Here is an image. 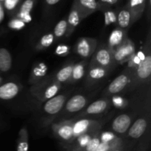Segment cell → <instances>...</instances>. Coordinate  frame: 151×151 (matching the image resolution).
Segmentation results:
<instances>
[{
    "label": "cell",
    "mask_w": 151,
    "mask_h": 151,
    "mask_svg": "<svg viewBox=\"0 0 151 151\" xmlns=\"http://www.w3.org/2000/svg\"><path fill=\"white\" fill-rule=\"evenodd\" d=\"M61 86L62 85L54 81L52 77H47L41 82L31 86L30 93L38 100L45 103L57 95Z\"/></svg>",
    "instance_id": "7a4b0ae2"
},
{
    "label": "cell",
    "mask_w": 151,
    "mask_h": 151,
    "mask_svg": "<svg viewBox=\"0 0 151 151\" xmlns=\"http://www.w3.org/2000/svg\"><path fill=\"white\" fill-rule=\"evenodd\" d=\"M66 31H67V21L66 19H63L58 22L55 27L52 34L55 38L60 39L66 35Z\"/></svg>",
    "instance_id": "f546056e"
},
{
    "label": "cell",
    "mask_w": 151,
    "mask_h": 151,
    "mask_svg": "<svg viewBox=\"0 0 151 151\" xmlns=\"http://www.w3.org/2000/svg\"><path fill=\"white\" fill-rule=\"evenodd\" d=\"M90 63L111 71L116 66L113 60V55L107 44H102L97 47Z\"/></svg>",
    "instance_id": "9c48e42d"
},
{
    "label": "cell",
    "mask_w": 151,
    "mask_h": 151,
    "mask_svg": "<svg viewBox=\"0 0 151 151\" xmlns=\"http://www.w3.org/2000/svg\"><path fill=\"white\" fill-rule=\"evenodd\" d=\"M55 37L52 33L44 34L39 40L35 46V49L38 51L44 50L50 47L54 43Z\"/></svg>",
    "instance_id": "83f0119b"
},
{
    "label": "cell",
    "mask_w": 151,
    "mask_h": 151,
    "mask_svg": "<svg viewBox=\"0 0 151 151\" xmlns=\"http://www.w3.org/2000/svg\"><path fill=\"white\" fill-rule=\"evenodd\" d=\"M136 117L134 112L120 114L112 121L111 131L118 137H125Z\"/></svg>",
    "instance_id": "8fae6325"
},
{
    "label": "cell",
    "mask_w": 151,
    "mask_h": 151,
    "mask_svg": "<svg viewBox=\"0 0 151 151\" xmlns=\"http://www.w3.org/2000/svg\"><path fill=\"white\" fill-rule=\"evenodd\" d=\"M69 50H70L69 47L64 45V44H60V45L58 46L57 48L55 49V52L59 56H66L68 54H69Z\"/></svg>",
    "instance_id": "ab89813d"
},
{
    "label": "cell",
    "mask_w": 151,
    "mask_h": 151,
    "mask_svg": "<svg viewBox=\"0 0 151 151\" xmlns=\"http://www.w3.org/2000/svg\"><path fill=\"white\" fill-rule=\"evenodd\" d=\"M135 145H136V143L132 142H130L129 140L127 139L126 142H125L122 145H121L120 147L115 149V150L113 151H130L131 149H133L134 147H135Z\"/></svg>",
    "instance_id": "60d3db41"
},
{
    "label": "cell",
    "mask_w": 151,
    "mask_h": 151,
    "mask_svg": "<svg viewBox=\"0 0 151 151\" xmlns=\"http://www.w3.org/2000/svg\"><path fill=\"white\" fill-rule=\"evenodd\" d=\"M88 102H89V98L88 96L84 94H78L72 96L68 99L60 114H58L50 122V124L54 123L57 119H58V121L68 119L69 116H72L75 114L79 113L83 109H85Z\"/></svg>",
    "instance_id": "277c9868"
},
{
    "label": "cell",
    "mask_w": 151,
    "mask_h": 151,
    "mask_svg": "<svg viewBox=\"0 0 151 151\" xmlns=\"http://www.w3.org/2000/svg\"><path fill=\"white\" fill-rule=\"evenodd\" d=\"M88 65V60H83L78 63H75L72 69V75L68 83L75 84L79 82L84 78L86 75V68Z\"/></svg>",
    "instance_id": "44dd1931"
},
{
    "label": "cell",
    "mask_w": 151,
    "mask_h": 151,
    "mask_svg": "<svg viewBox=\"0 0 151 151\" xmlns=\"http://www.w3.org/2000/svg\"><path fill=\"white\" fill-rule=\"evenodd\" d=\"M22 86L14 81H8L0 85V100H10L18 96Z\"/></svg>",
    "instance_id": "2e32d148"
},
{
    "label": "cell",
    "mask_w": 151,
    "mask_h": 151,
    "mask_svg": "<svg viewBox=\"0 0 151 151\" xmlns=\"http://www.w3.org/2000/svg\"><path fill=\"white\" fill-rule=\"evenodd\" d=\"M147 2L146 0H131L126 3L124 7L131 13L133 24L141 19L147 7Z\"/></svg>",
    "instance_id": "e0dca14e"
},
{
    "label": "cell",
    "mask_w": 151,
    "mask_h": 151,
    "mask_svg": "<svg viewBox=\"0 0 151 151\" xmlns=\"http://www.w3.org/2000/svg\"><path fill=\"white\" fill-rule=\"evenodd\" d=\"M101 131L100 132H97L94 137L91 138V139L90 140L89 142L87 144V145L81 151H95L97 147H98L100 143V134Z\"/></svg>",
    "instance_id": "e575fe53"
},
{
    "label": "cell",
    "mask_w": 151,
    "mask_h": 151,
    "mask_svg": "<svg viewBox=\"0 0 151 151\" xmlns=\"http://www.w3.org/2000/svg\"><path fill=\"white\" fill-rule=\"evenodd\" d=\"M4 18V10H1V11H0V23L2 22Z\"/></svg>",
    "instance_id": "7bdbcfd3"
},
{
    "label": "cell",
    "mask_w": 151,
    "mask_h": 151,
    "mask_svg": "<svg viewBox=\"0 0 151 151\" xmlns=\"http://www.w3.org/2000/svg\"><path fill=\"white\" fill-rule=\"evenodd\" d=\"M74 64L75 63H69L64 65L61 69H59L58 72H56L54 76H52L54 81L58 83L60 85H62L63 83H68L71 78V75H72Z\"/></svg>",
    "instance_id": "7402d4cb"
},
{
    "label": "cell",
    "mask_w": 151,
    "mask_h": 151,
    "mask_svg": "<svg viewBox=\"0 0 151 151\" xmlns=\"http://www.w3.org/2000/svg\"><path fill=\"white\" fill-rule=\"evenodd\" d=\"M11 67L12 56L10 51L4 47H0V72L6 73Z\"/></svg>",
    "instance_id": "d4e9b609"
},
{
    "label": "cell",
    "mask_w": 151,
    "mask_h": 151,
    "mask_svg": "<svg viewBox=\"0 0 151 151\" xmlns=\"http://www.w3.org/2000/svg\"><path fill=\"white\" fill-rule=\"evenodd\" d=\"M72 5L78 10L81 21L99 10L98 3L95 0H75Z\"/></svg>",
    "instance_id": "9a60e30c"
},
{
    "label": "cell",
    "mask_w": 151,
    "mask_h": 151,
    "mask_svg": "<svg viewBox=\"0 0 151 151\" xmlns=\"http://www.w3.org/2000/svg\"><path fill=\"white\" fill-rule=\"evenodd\" d=\"M97 47V39L89 37H83L79 38L74 47V52L78 55L88 60L95 52Z\"/></svg>",
    "instance_id": "7c38bea8"
},
{
    "label": "cell",
    "mask_w": 151,
    "mask_h": 151,
    "mask_svg": "<svg viewBox=\"0 0 151 151\" xmlns=\"http://www.w3.org/2000/svg\"><path fill=\"white\" fill-rule=\"evenodd\" d=\"M60 2V0H47V1H44V4H47V5L48 6H53L55 5V4H57Z\"/></svg>",
    "instance_id": "b9f144b4"
},
{
    "label": "cell",
    "mask_w": 151,
    "mask_h": 151,
    "mask_svg": "<svg viewBox=\"0 0 151 151\" xmlns=\"http://www.w3.org/2000/svg\"><path fill=\"white\" fill-rule=\"evenodd\" d=\"M88 66V71L86 77V85L88 87L93 86L103 81L111 72L109 69L93 64L91 63H89Z\"/></svg>",
    "instance_id": "5bb4252c"
},
{
    "label": "cell",
    "mask_w": 151,
    "mask_h": 151,
    "mask_svg": "<svg viewBox=\"0 0 151 151\" xmlns=\"http://www.w3.org/2000/svg\"><path fill=\"white\" fill-rule=\"evenodd\" d=\"M126 140L127 139L125 137H119L117 139L110 142H100L95 151H113L122 145Z\"/></svg>",
    "instance_id": "4316f807"
},
{
    "label": "cell",
    "mask_w": 151,
    "mask_h": 151,
    "mask_svg": "<svg viewBox=\"0 0 151 151\" xmlns=\"http://www.w3.org/2000/svg\"><path fill=\"white\" fill-rule=\"evenodd\" d=\"M128 38V36L126 30L120 29L119 27L115 28L111 32L110 35L109 37L107 44L108 47L113 52L116 49L119 48Z\"/></svg>",
    "instance_id": "d6986e66"
},
{
    "label": "cell",
    "mask_w": 151,
    "mask_h": 151,
    "mask_svg": "<svg viewBox=\"0 0 151 151\" xmlns=\"http://www.w3.org/2000/svg\"><path fill=\"white\" fill-rule=\"evenodd\" d=\"M75 119H69L52 123L51 129L54 137L60 145H66L74 139L73 126Z\"/></svg>",
    "instance_id": "8992f818"
},
{
    "label": "cell",
    "mask_w": 151,
    "mask_h": 151,
    "mask_svg": "<svg viewBox=\"0 0 151 151\" xmlns=\"http://www.w3.org/2000/svg\"><path fill=\"white\" fill-rule=\"evenodd\" d=\"M89 133V134H86L83 135H81L80 137H76L71 142L66 145H61L62 147L65 149L66 151H81L87 145L90 140L93 137L97 134V132Z\"/></svg>",
    "instance_id": "ac0fdd59"
},
{
    "label": "cell",
    "mask_w": 151,
    "mask_h": 151,
    "mask_svg": "<svg viewBox=\"0 0 151 151\" xmlns=\"http://www.w3.org/2000/svg\"><path fill=\"white\" fill-rule=\"evenodd\" d=\"M116 24L120 29L128 30L130 27L133 24L131 13L125 7L117 11L116 15Z\"/></svg>",
    "instance_id": "603a6c76"
},
{
    "label": "cell",
    "mask_w": 151,
    "mask_h": 151,
    "mask_svg": "<svg viewBox=\"0 0 151 151\" xmlns=\"http://www.w3.org/2000/svg\"><path fill=\"white\" fill-rule=\"evenodd\" d=\"M29 150V134L26 126L19 131L16 141V151H28Z\"/></svg>",
    "instance_id": "484cf974"
},
{
    "label": "cell",
    "mask_w": 151,
    "mask_h": 151,
    "mask_svg": "<svg viewBox=\"0 0 151 151\" xmlns=\"http://www.w3.org/2000/svg\"><path fill=\"white\" fill-rule=\"evenodd\" d=\"M111 106L110 97H103L91 103L78 114L74 116L72 119L78 120L81 119H90L92 118V116H100L107 112L111 109Z\"/></svg>",
    "instance_id": "5b68a950"
},
{
    "label": "cell",
    "mask_w": 151,
    "mask_h": 151,
    "mask_svg": "<svg viewBox=\"0 0 151 151\" xmlns=\"http://www.w3.org/2000/svg\"><path fill=\"white\" fill-rule=\"evenodd\" d=\"M150 29H149L147 41L145 47V58L131 73V82L127 90L129 91H135L143 87L150 85L151 75V46H150Z\"/></svg>",
    "instance_id": "6da1fadb"
},
{
    "label": "cell",
    "mask_w": 151,
    "mask_h": 151,
    "mask_svg": "<svg viewBox=\"0 0 151 151\" xmlns=\"http://www.w3.org/2000/svg\"><path fill=\"white\" fill-rule=\"evenodd\" d=\"M36 1L34 0H26L22 1L19 8L15 13H24V14H30L31 11L33 9ZM14 16V15H13Z\"/></svg>",
    "instance_id": "1f68e13d"
},
{
    "label": "cell",
    "mask_w": 151,
    "mask_h": 151,
    "mask_svg": "<svg viewBox=\"0 0 151 151\" xmlns=\"http://www.w3.org/2000/svg\"><path fill=\"white\" fill-rule=\"evenodd\" d=\"M131 73L132 72L131 71L125 68L123 72L114 78L103 90L102 93L103 97H110L118 95L123 91L127 90L131 82Z\"/></svg>",
    "instance_id": "52a82bcc"
},
{
    "label": "cell",
    "mask_w": 151,
    "mask_h": 151,
    "mask_svg": "<svg viewBox=\"0 0 151 151\" xmlns=\"http://www.w3.org/2000/svg\"><path fill=\"white\" fill-rule=\"evenodd\" d=\"M105 121L103 119L90 118L75 120L73 126L74 139L86 134L101 131Z\"/></svg>",
    "instance_id": "ba28073f"
},
{
    "label": "cell",
    "mask_w": 151,
    "mask_h": 151,
    "mask_svg": "<svg viewBox=\"0 0 151 151\" xmlns=\"http://www.w3.org/2000/svg\"><path fill=\"white\" fill-rule=\"evenodd\" d=\"M150 129V109L144 111L136 117L125 138L137 144Z\"/></svg>",
    "instance_id": "3957f363"
},
{
    "label": "cell",
    "mask_w": 151,
    "mask_h": 151,
    "mask_svg": "<svg viewBox=\"0 0 151 151\" xmlns=\"http://www.w3.org/2000/svg\"><path fill=\"white\" fill-rule=\"evenodd\" d=\"M135 52V44L129 38H128L119 48L112 52L115 65L128 63Z\"/></svg>",
    "instance_id": "4fadbf2b"
},
{
    "label": "cell",
    "mask_w": 151,
    "mask_h": 151,
    "mask_svg": "<svg viewBox=\"0 0 151 151\" xmlns=\"http://www.w3.org/2000/svg\"><path fill=\"white\" fill-rule=\"evenodd\" d=\"M150 143V129L146 133L145 135L138 142V145L134 151H147Z\"/></svg>",
    "instance_id": "d6a6232c"
},
{
    "label": "cell",
    "mask_w": 151,
    "mask_h": 151,
    "mask_svg": "<svg viewBox=\"0 0 151 151\" xmlns=\"http://www.w3.org/2000/svg\"><path fill=\"white\" fill-rule=\"evenodd\" d=\"M4 10V9H3L2 4H1V0H0V11H1V10Z\"/></svg>",
    "instance_id": "ee69618b"
},
{
    "label": "cell",
    "mask_w": 151,
    "mask_h": 151,
    "mask_svg": "<svg viewBox=\"0 0 151 151\" xmlns=\"http://www.w3.org/2000/svg\"><path fill=\"white\" fill-rule=\"evenodd\" d=\"M66 21H67V31H66L65 36L69 37L73 33V32L75 30L80 22H81L79 13H78L77 9L74 7V5L72 6L70 13H69Z\"/></svg>",
    "instance_id": "cb8c5ba5"
},
{
    "label": "cell",
    "mask_w": 151,
    "mask_h": 151,
    "mask_svg": "<svg viewBox=\"0 0 151 151\" xmlns=\"http://www.w3.org/2000/svg\"><path fill=\"white\" fill-rule=\"evenodd\" d=\"M111 97L112 99H111V105H114L116 108L119 109H123L128 107L129 102H128V100L127 99L124 98L123 97H121V96L119 95L113 96Z\"/></svg>",
    "instance_id": "d590c367"
},
{
    "label": "cell",
    "mask_w": 151,
    "mask_h": 151,
    "mask_svg": "<svg viewBox=\"0 0 151 151\" xmlns=\"http://www.w3.org/2000/svg\"><path fill=\"white\" fill-rule=\"evenodd\" d=\"M71 92L72 91H67V92L63 93V94H57L54 97L47 100L44 103L43 105L44 112L46 114L52 116V118L49 120L48 125H50V122L61 111L65 103L70 96Z\"/></svg>",
    "instance_id": "30bf717a"
},
{
    "label": "cell",
    "mask_w": 151,
    "mask_h": 151,
    "mask_svg": "<svg viewBox=\"0 0 151 151\" xmlns=\"http://www.w3.org/2000/svg\"><path fill=\"white\" fill-rule=\"evenodd\" d=\"M119 2V0H100V1H97L99 6V11H101L103 13L106 10L111 9L113 6L116 5Z\"/></svg>",
    "instance_id": "8d00e7d4"
},
{
    "label": "cell",
    "mask_w": 151,
    "mask_h": 151,
    "mask_svg": "<svg viewBox=\"0 0 151 151\" xmlns=\"http://www.w3.org/2000/svg\"><path fill=\"white\" fill-rule=\"evenodd\" d=\"M22 1L21 0H1L3 9L4 12H7L9 14L14 15L19 8Z\"/></svg>",
    "instance_id": "4dcf8cb0"
},
{
    "label": "cell",
    "mask_w": 151,
    "mask_h": 151,
    "mask_svg": "<svg viewBox=\"0 0 151 151\" xmlns=\"http://www.w3.org/2000/svg\"><path fill=\"white\" fill-rule=\"evenodd\" d=\"M145 58V50L144 49L139 52H136L135 54L133 55V57L130 59L129 61L128 62V66L126 69L131 71V72L137 69V66L140 64Z\"/></svg>",
    "instance_id": "f1b7e54d"
},
{
    "label": "cell",
    "mask_w": 151,
    "mask_h": 151,
    "mask_svg": "<svg viewBox=\"0 0 151 151\" xmlns=\"http://www.w3.org/2000/svg\"><path fill=\"white\" fill-rule=\"evenodd\" d=\"M26 24L24 23L23 22L20 21L19 19L13 17V19H10L8 22L7 26L10 29H13V30H20L22 29L25 27Z\"/></svg>",
    "instance_id": "f35d334b"
},
{
    "label": "cell",
    "mask_w": 151,
    "mask_h": 151,
    "mask_svg": "<svg viewBox=\"0 0 151 151\" xmlns=\"http://www.w3.org/2000/svg\"><path fill=\"white\" fill-rule=\"evenodd\" d=\"M48 67L43 62L36 63L32 66L31 69L28 82L31 86H33L38 83L41 82L47 77Z\"/></svg>",
    "instance_id": "ffe728a7"
},
{
    "label": "cell",
    "mask_w": 151,
    "mask_h": 151,
    "mask_svg": "<svg viewBox=\"0 0 151 151\" xmlns=\"http://www.w3.org/2000/svg\"><path fill=\"white\" fill-rule=\"evenodd\" d=\"M118 136H116L114 133L112 131H102L100 134V142H110L114 141L116 139L118 138Z\"/></svg>",
    "instance_id": "74e56055"
},
{
    "label": "cell",
    "mask_w": 151,
    "mask_h": 151,
    "mask_svg": "<svg viewBox=\"0 0 151 151\" xmlns=\"http://www.w3.org/2000/svg\"><path fill=\"white\" fill-rule=\"evenodd\" d=\"M3 83V78L0 76V85Z\"/></svg>",
    "instance_id": "f6af8a7d"
},
{
    "label": "cell",
    "mask_w": 151,
    "mask_h": 151,
    "mask_svg": "<svg viewBox=\"0 0 151 151\" xmlns=\"http://www.w3.org/2000/svg\"><path fill=\"white\" fill-rule=\"evenodd\" d=\"M103 14H104L105 26L107 27L109 25L113 24H116L117 11H115L112 9H109V10L103 12Z\"/></svg>",
    "instance_id": "836d02e7"
}]
</instances>
